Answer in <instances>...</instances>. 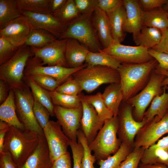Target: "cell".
Segmentation results:
<instances>
[{"label":"cell","mask_w":168,"mask_h":168,"mask_svg":"<svg viewBox=\"0 0 168 168\" xmlns=\"http://www.w3.org/2000/svg\"><path fill=\"white\" fill-rule=\"evenodd\" d=\"M83 109L80 128L89 145L94 139L104 123L100 119L94 108L84 99L82 93L79 94Z\"/></svg>","instance_id":"obj_18"},{"label":"cell","mask_w":168,"mask_h":168,"mask_svg":"<svg viewBox=\"0 0 168 168\" xmlns=\"http://www.w3.org/2000/svg\"><path fill=\"white\" fill-rule=\"evenodd\" d=\"M0 168H20L14 162L10 155L2 152L0 153Z\"/></svg>","instance_id":"obj_50"},{"label":"cell","mask_w":168,"mask_h":168,"mask_svg":"<svg viewBox=\"0 0 168 168\" xmlns=\"http://www.w3.org/2000/svg\"><path fill=\"white\" fill-rule=\"evenodd\" d=\"M22 15L29 20L34 28L45 30L59 39L68 26L62 23L51 13H37L21 11Z\"/></svg>","instance_id":"obj_17"},{"label":"cell","mask_w":168,"mask_h":168,"mask_svg":"<svg viewBox=\"0 0 168 168\" xmlns=\"http://www.w3.org/2000/svg\"><path fill=\"white\" fill-rule=\"evenodd\" d=\"M54 15L66 26L82 16L77 10L74 0H67L62 8Z\"/></svg>","instance_id":"obj_35"},{"label":"cell","mask_w":168,"mask_h":168,"mask_svg":"<svg viewBox=\"0 0 168 168\" xmlns=\"http://www.w3.org/2000/svg\"><path fill=\"white\" fill-rule=\"evenodd\" d=\"M165 165H166V166H167V167H168V161H167V162L166 163V164Z\"/></svg>","instance_id":"obj_59"},{"label":"cell","mask_w":168,"mask_h":168,"mask_svg":"<svg viewBox=\"0 0 168 168\" xmlns=\"http://www.w3.org/2000/svg\"><path fill=\"white\" fill-rule=\"evenodd\" d=\"M107 14L109 18L113 40L121 43L125 36L126 13L124 5Z\"/></svg>","instance_id":"obj_23"},{"label":"cell","mask_w":168,"mask_h":168,"mask_svg":"<svg viewBox=\"0 0 168 168\" xmlns=\"http://www.w3.org/2000/svg\"><path fill=\"white\" fill-rule=\"evenodd\" d=\"M30 23L22 16L12 21L0 30V37L8 40L13 45L20 47L25 44L33 29Z\"/></svg>","instance_id":"obj_16"},{"label":"cell","mask_w":168,"mask_h":168,"mask_svg":"<svg viewBox=\"0 0 168 168\" xmlns=\"http://www.w3.org/2000/svg\"><path fill=\"white\" fill-rule=\"evenodd\" d=\"M126 13L125 32L132 33L133 39L139 33L143 26L144 11L137 0H123Z\"/></svg>","instance_id":"obj_19"},{"label":"cell","mask_w":168,"mask_h":168,"mask_svg":"<svg viewBox=\"0 0 168 168\" xmlns=\"http://www.w3.org/2000/svg\"><path fill=\"white\" fill-rule=\"evenodd\" d=\"M57 39L54 35L45 30L33 28L24 44L40 48L50 44Z\"/></svg>","instance_id":"obj_31"},{"label":"cell","mask_w":168,"mask_h":168,"mask_svg":"<svg viewBox=\"0 0 168 168\" xmlns=\"http://www.w3.org/2000/svg\"><path fill=\"white\" fill-rule=\"evenodd\" d=\"M87 66L85 63L81 66L71 68L56 65L44 66L41 60L34 56L28 60L24 72L25 76L35 74H43L51 76L62 84L75 72Z\"/></svg>","instance_id":"obj_10"},{"label":"cell","mask_w":168,"mask_h":168,"mask_svg":"<svg viewBox=\"0 0 168 168\" xmlns=\"http://www.w3.org/2000/svg\"><path fill=\"white\" fill-rule=\"evenodd\" d=\"M161 32L162 36L160 43L152 49L158 51L168 54V29Z\"/></svg>","instance_id":"obj_51"},{"label":"cell","mask_w":168,"mask_h":168,"mask_svg":"<svg viewBox=\"0 0 168 168\" xmlns=\"http://www.w3.org/2000/svg\"><path fill=\"white\" fill-rule=\"evenodd\" d=\"M28 77L39 86L48 91H54L62 83L54 78L47 75L35 74Z\"/></svg>","instance_id":"obj_39"},{"label":"cell","mask_w":168,"mask_h":168,"mask_svg":"<svg viewBox=\"0 0 168 168\" xmlns=\"http://www.w3.org/2000/svg\"><path fill=\"white\" fill-rule=\"evenodd\" d=\"M148 148L152 149H163L168 152V135L158 140L156 143L153 144Z\"/></svg>","instance_id":"obj_55"},{"label":"cell","mask_w":168,"mask_h":168,"mask_svg":"<svg viewBox=\"0 0 168 168\" xmlns=\"http://www.w3.org/2000/svg\"><path fill=\"white\" fill-rule=\"evenodd\" d=\"M148 52L157 61L158 66L161 68L168 71V54L158 51L152 49H148Z\"/></svg>","instance_id":"obj_47"},{"label":"cell","mask_w":168,"mask_h":168,"mask_svg":"<svg viewBox=\"0 0 168 168\" xmlns=\"http://www.w3.org/2000/svg\"><path fill=\"white\" fill-rule=\"evenodd\" d=\"M85 63L88 65L107 66L117 70L122 64L114 57L102 51L99 52L90 51Z\"/></svg>","instance_id":"obj_32"},{"label":"cell","mask_w":168,"mask_h":168,"mask_svg":"<svg viewBox=\"0 0 168 168\" xmlns=\"http://www.w3.org/2000/svg\"><path fill=\"white\" fill-rule=\"evenodd\" d=\"M22 16L17 0H0V30Z\"/></svg>","instance_id":"obj_30"},{"label":"cell","mask_w":168,"mask_h":168,"mask_svg":"<svg viewBox=\"0 0 168 168\" xmlns=\"http://www.w3.org/2000/svg\"><path fill=\"white\" fill-rule=\"evenodd\" d=\"M49 149L51 159L54 161L68 152L70 140L64 134L58 121L50 120L43 129Z\"/></svg>","instance_id":"obj_11"},{"label":"cell","mask_w":168,"mask_h":168,"mask_svg":"<svg viewBox=\"0 0 168 168\" xmlns=\"http://www.w3.org/2000/svg\"><path fill=\"white\" fill-rule=\"evenodd\" d=\"M50 168H72L69 152L63 155L54 161Z\"/></svg>","instance_id":"obj_49"},{"label":"cell","mask_w":168,"mask_h":168,"mask_svg":"<svg viewBox=\"0 0 168 168\" xmlns=\"http://www.w3.org/2000/svg\"><path fill=\"white\" fill-rule=\"evenodd\" d=\"M11 88L5 81L0 79V104L2 103L7 98Z\"/></svg>","instance_id":"obj_52"},{"label":"cell","mask_w":168,"mask_h":168,"mask_svg":"<svg viewBox=\"0 0 168 168\" xmlns=\"http://www.w3.org/2000/svg\"><path fill=\"white\" fill-rule=\"evenodd\" d=\"M67 0H49V9L50 13L54 14L63 7Z\"/></svg>","instance_id":"obj_54"},{"label":"cell","mask_w":168,"mask_h":168,"mask_svg":"<svg viewBox=\"0 0 168 168\" xmlns=\"http://www.w3.org/2000/svg\"><path fill=\"white\" fill-rule=\"evenodd\" d=\"M154 71L155 72L165 76L162 82V86L164 87V89L168 90V71L161 69L158 65Z\"/></svg>","instance_id":"obj_56"},{"label":"cell","mask_w":168,"mask_h":168,"mask_svg":"<svg viewBox=\"0 0 168 168\" xmlns=\"http://www.w3.org/2000/svg\"><path fill=\"white\" fill-rule=\"evenodd\" d=\"M91 19L103 49L107 48L113 41L107 14L98 8L92 13Z\"/></svg>","instance_id":"obj_20"},{"label":"cell","mask_w":168,"mask_h":168,"mask_svg":"<svg viewBox=\"0 0 168 168\" xmlns=\"http://www.w3.org/2000/svg\"><path fill=\"white\" fill-rule=\"evenodd\" d=\"M70 147L73 159V168H82V160L83 155V148L82 144L78 141H70Z\"/></svg>","instance_id":"obj_45"},{"label":"cell","mask_w":168,"mask_h":168,"mask_svg":"<svg viewBox=\"0 0 168 168\" xmlns=\"http://www.w3.org/2000/svg\"><path fill=\"white\" fill-rule=\"evenodd\" d=\"M11 125L2 121H0V153L2 152L5 137Z\"/></svg>","instance_id":"obj_53"},{"label":"cell","mask_w":168,"mask_h":168,"mask_svg":"<svg viewBox=\"0 0 168 168\" xmlns=\"http://www.w3.org/2000/svg\"><path fill=\"white\" fill-rule=\"evenodd\" d=\"M0 119L11 126L25 129L16 114L13 91L11 89L6 100L0 106Z\"/></svg>","instance_id":"obj_24"},{"label":"cell","mask_w":168,"mask_h":168,"mask_svg":"<svg viewBox=\"0 0 168 168\" xmlns=\"http://www.w3.org/2000/svg\"><path fill=\"white\" fill-rule=\"evenodd\" d=\"M158 64L155 59L142 63H122L118 70L124 95L123 100L126 101L145 87Z\"/></svg>","instance_id":"obj_2"},{"label":"cell","mask_w":168,"mask_h":168,"mask_svg":"<svg viewBox=\"0 0 168 168\" xmlns=\"http://www.w3.org/2000/svg\"><path fill=\"white\" fill-rule=\"evenodd\" d=\"M72 76L78 82L82 91L88 93L102 84L120 82L118 70L105 66L88 65L74 73Z\"/></svg>","instance_id":"obj_4"},{"label":"cell","mask_w":168,"mask_h":168,"mask_svg":"<svg viewBox=\"0 0 168 168\" xmlns=\"http://www.w3.org/2000/svg\"><path fill=\"white\" fill-rule=\"evenodd\" d=\"M119 125L118 116L106 120L94 139L88 145L98 161L106 159L119 148L121 143L117 137Z\"/></svg>","instance_id":"obj_3"},{"label":"cell","mask_w":168,"mask_h":168,"mask_svg":"<svg viewBox=\"0 0 168 168\" xmlns=\"http://www.w3.org/2000/svg\"><path fill=\"white\" fill-rule=\"evenodd\" d=\"M123 5L121 0H98L97 7L107 14L111 13Z\"/></svg>","instance_id":"obj_46"},{"label":"cell","mask_w":168,"mask_h":168,"mask_svg":"<svg viewBox=\"0 0 168 168\" xmlns=\"http://www.w3.org/2000/svg\"><path fill=\"white\" fill-rule=\"evenodd\" d=\"M168 109V92L164 89L161 95L155 96L152 101L150 106L145 112L143 119L148 123L156 117L158 121L161 120L166 113Z\"/></svg>","instance_id":"obj_26"},{"label":"cell","mask_w":168,"mask_h":168,"mask_svg":"<svg viewBox=\"0 0 168 168\" xmlns=\"http://www.w3.org/2000/svg\"><path fill=\"white\" fill-rule=\"evenodd\" d=\"M21 11L37 13H51L49 0H17Z\"/></svg>","instance_id":"obj_37"},{"label":"cell","mask_w":168,"mask_h":168,"mask_svg":"<svg viewBox=\"0 0 168 168\" xmlns=\"http://www.w3.org/2000/svg\"><path fill=\"white\" fill-rule=\"evenodd\" d=\"M138 3L144 12L161 7L167 0H139Z\"/></svg>","instance_id":"obj_48"},{"label":"cell","mask_w":168,"mask_h":168,"mask_svg":"<svg viewBox=\"0 0 168 168\" xmlns=\"http://www.w3.org/2000/svg\"><path fill=\"white\" fill-rule=\"evenodd\" d=\"M20 47L15 46L5 38L0 37V65L10 59Z\"/></svg>","instance_id":"obj_41"},{"label":"cell","mask_w":168,"mask_h":168,"mask_svg":"<svg viewBox=\"0 0 168 168\" xmlns=\"http://www.w3.org/2000/svg\"><path fill=\"white\" fill-rule=\"evenodd\" d=\"M162 36V32L159 30L143 26L138 35L133 40L137 46L149 49L158 45Z\"/></svg>","instance_id":"obj_28"},{"label":"cell","mask_w":168,"mask_h":168,"mask_svg":"<svg viewBox=\"0 0 168 168\" xmlns=\"http://www.w3.org/2000/svg\"><path fill=\"white\" fill-rule=\"evenodd\" d=\"M143 26L152 27L161 32L168 29V16L167 12L162 7L144 12Z\"/></svg>","instance_id":"obj_27"},{"label":"cell","mask_w":168,"mask_h":168,"mask_svg":"<svg viewBox=\"0 0 168 168\" xmlns=\"http://www.w3.org/2000/svg\"><path fill=\"white\" fill-rule=\"evenodd\" d=\"M33 110L38 123L43 129L49 121L50 114L46 108L34 100Z\"/></svg>","instance_id":"obj_42"},{"label":"cell","mask_w":168,"mask_h":168,"mask_svg":"<svg viewBox=\"0 0 168 168\" xmlns=\"http://www.w3.org/2000/svg\"><path fill=\"white\" fill-rule=\"evenodd\" d=\"M118 115V133L120 140L129 146L133 142L134 138L140 130L147 123L144 119L140 121H136L133 116L132 107L128 104L119 111Z\"/></svg>","instance_id":"obj_15"},{"label":"cell","mask_w":168,"mask_h":168,"mask_svg":"<svg viewBox=\"0 0 168 168\" xmlns=\"http://www.w3.org/2000/svg\"><path fill=\"white\" fill-rule=\"evenodd\" d=\"M54 105L72 109L78 107L82 105L80 96L59 93L55 91H49Z\"/></svg>","instance_id":"obj_36"},{"label":"cell","mask_w":168,"mask_h":168,"mask_svg":"<svg viewBox=\"0 0 168 168\" xmlns=\"http://www.w3.org/2000/svg\"><path fill=\"white\" fill-rule=\"evenodd\" d=\"M102 96L108 109L113 113L114 116H118L120 104L124 98L120 83L110 84L105 88Z\"/></svg>","instance_id":"obj_25"},{"label":"cell","mask_w":168,"mask_h":168,"mask_svg":"<svg viewBox=\"0 0 168 168\" xmlns=\"http://www.w3.org/2000/svg\"></svg>","instance_id":"obj_61"},{"label":"cell","mask_w":168,"mask_h":168,"mask_svg":"<svg viewBox=\"0 0 168 168\" xmlns=\"http://www.w3.org/2000/svg\"><path fill=\"white\" fill-rule=\"evenodd\" d=\"M165 77L163 75L153 70L148 82L141 91L126 101L134 107V115L138 121L143 119L146 108L154 97L160 94Z\"/></svg>","instance_id":"obj_8"},{"label":"cell","mask_w":168,"mask_h":168,"mask_svg":"<svg viewBox=\"0 0 168 168\" xmlns=\"http://www.w3.org/2000/svg\"><path fill=\"white\" fill-rule=\"evenodd\" d=\"M101 51L113 56L121 63H142L154 59L147 49L139 46L123 45L114 41L108 47Z\"/></svg>","instance_id":"obj_9"},{"label":"cell","mask_w":168,"mask_h":168,"mask_svg":"<svg viewBox=\"0 0 168 168\" xmlns=\"http://www.w3.org/2000/svg\"><path fill=\"white\" fill-rule=\"evenodd\" d=\"M55 91L60 94L77 96L82 91L78 82L72 76L59 85Z\"/></svg>","instance_id":"obj_40"},{"label":"cell","mask_w":168,"mask_h":168,"mask_svg":"<svg viewBox=\"0 0 168 168\" xmlns=\"http://www.w3.org/2000/svg\"><path fill=\"white\" fill-rule=\"evenodd\" d=\"M144 150L142 147L134 148L122 162L119 168H138Z\"/></svg>","instance_id":"obj_43"},{"label":"cell","mask_w":168,"mask_h":168,"mask_svg":"<svg viewBox=\"0 0 168 168\" xmlns=\"http://www.w3.org/2000/svg\"><path fill=\"white\" fill-rule=\"evenodd\" d=\"M44 135L37 147L20 168H50L53 163Z\"/></svg>","instance_id":"obj_21"},{"label":"cell","mask_w":168,"mask_h":168,"mask_svg":"<svg viewBox=\"0 0 168 168\" xmlns=\"http://www.w3.org/2000/svg\"><path fill=\"white\" fill-rule=\"evenodd\" d=\"M129 146L122 142L117 152L106 159L98 161L99 168H119L122 162L129 153Z\"/></svg>","instance_id":"obj_34"},{"label":"cell","mask_w":168,"mask_h":168,"mask_svg":"<svg viewBox=\"0 0 168 168\" xmlns=\"http://www.w3.org/2000/svg\"><path fill=\"white\" fill-rule=\"evenodd\" d=\"M166 12H168V0H167L166 2L162 7Z\"/></svg>","instance_id":"obj_58"},{"label":"cell","mask_w":168,"mask_h":168,"mask_svg":"<svg viewBox=\"0 0 168 168\" xmlns=\"http://www.w3.org/2000/svg\"><path fill=\"white\" fill-rule=\"evenodd\" d=\"M76 7L82 15L91 16L98 8V0H74Z\"/></svg>","instance_id":"obj_44"},{"label":"cell","mask_w":168,"mask_h":168,"mask_svg":"<svg viewBox=\"0 0 168 168\" xmlns=\"http://www.w3.org/2000/svg\"><path fill=\"white\" fill-rule=\"evenodd\" d=\"M139 168H168L166 165L161 164L142 165Z\"/></svg>","instance_id":"obj_57"},{"label":"cell","mask_w":168,"mask_h":168,"mask_svg":"<svg viewBox=\"0 0 168 168\" xmlns=\"http://www.w3.org/2000/svg\"><path fill=\"white\" fill-rule=\"evenodd\" d=\"M168 133V112L159 121L155 117L139 131L134 143V148L144 149L155 143L163 135Z\"/></svg>","instance_id":"obj_12"},{"label":"cell","mask_w":168,"mask_h":168,"mask_svg":"<svg viewBox=\"0 0 168 168\" xmlns=\"http://www.w3.org/2000/svg\"><path fill=\"white\" fill-rule=\"evenodd\" d=\"M90 51L77 40L68 39L65 50V58L68 67L76 68L83 65Z\"/></svg>","instance_id":"obj_22"},{"label":"cell","mask_w":168,"mask_h":168,"mask_svg":"<svg viewBox=\"0 0 168 168\" xmlns=\"http://www.w3.org/2000/svg\"><path fill=\"white\" fill-rule=\"evenodd\" d=\"M82 96L85 100L94 108L101 122L104 123L106 120L114 116L113 113L105 105L102 93L100 92L90 95H85L82 93Z\"/></svg>","instance_id":"obj_33"},{"label":"cell","mask_w":168,"mask_h":168,"mask_svg":"<svg viewBox=\"0 0 168 168\" xmlns=\"http://www.w3.org/2000/svg\"><path fill=\"white\" fill-rule=\"evenodd\" d=\"M167 15H168V12H167Z\"/></svg>","instance_id":"obj_60"},{"label":"cell","mask_w":168,"mask_h":168,"mask_svg":"<svg viewBox=\"0 0 168 168\" xmlns=\"http://www.w3.org/2000/svg\"><path fill=\"white\" fill-rule=\"evenodd\" d=\"M12 89L14 92L18 117L25 129L44 135L43 129L34 115V99L29 86L25 82L20 86Z\"/></svg>","instance_id":"obj_7"},{"label":"cell","mask_w":168,"mask_h":168,"mask_svg":"<svg viewBox=\"0 0 168 168\" xmlns=\"http://www.w3.org/2000/svg\"><path fill=\"white\" fill-rule=\"evenodd\" d=\"M68 39H57L42 48L30 47L34 56L41 60L43 65H58L68 68L65 58V47Z\"/></svg>","instance_id":"obj_14"},{"label":"cell","mask_w":168,"mask_h":168,"mask_svg":"<svg viewBox=\"0 0 168 168\" xmlns=\"http://www.w3.org/2000/svg\"><path fill=\"white\" fill-rule=\"evenodd\" d=\"M34 56L31 47L24 44L8 61L0 65V79L6 82L11 89L23 84L24 72L28 59Z\"/></svg>","instance_id":"obj_6"},{"label":"cell","mask_w":168,"mask_h":168,"mask_svg":"<svg viewBox=\"0 0 168 168\" xmlns=\"http://www.w3.org/2000/svg\"><path fill=\"white\" fill-rule=\"evenodd\" d=\"M43 135L11 126L5 137L2 152L8 153L21 168L34 152Z\"/></svg>","instance_id":"obj_1"},{"label":"cell","mask_w":168,"mask_h":168,"mask_svg":"<svg viewBox=\"0 0 168 168\" xmlns=\"http://www.w3.org/2000/svg\"><path fill=\"white\" fill-rule=\"evenodd\" d=\"M91 16L82 15L68 25L59 39H73L90 51L100 52L103 49L92 24Z\"/></svg>","instance_id":"obj_5"},{"label":"cell","mask_w":168,"mask_h":168,"mask_svg":"<svg viewBox=\"0 0 168 168\" xmlns=\"http://www.w3.org/2000/svg\"><path fill=\"white\" fill-rule=\"evenodd\" d=\"M77 141L82 145L83 155L82 160V168H96L94 163L96 160L95 156L91 154L86 138L81 128L77 133Z\"/></svg>","instance_id":"obj_38"},{"label":"cell","mask_w":168,"mask_h":168,"mask_svg":"<svg viewBox=\"0 0 168 168\" xmlns=\"http://www.w3.org/2000/svg\"><path fill=\"white\" fill-rule=\"evenodd\" d=\"M54 113L63 132L70 140L77 141V133L80 128L83 113L82 105L72 109L54 105Z\"/></svg>","instance_id":"obj_13"},{"label":"cell","mask_w":168,"mask_h":168,"mask_svg":"<svg viewBox=\"0 0 168 168\" xmlns=\"http://www.w3.org/2000/svg\"><path fill=\"white\" fill-rule=\"evenodd\" d=\"M24 81L31 89L35 100L43 106L49 111L50 116H55L54 105L49 91L43 88L28 77L25 76Z\"/></svg>","instance_id":"obj_29"}]
</instances>
